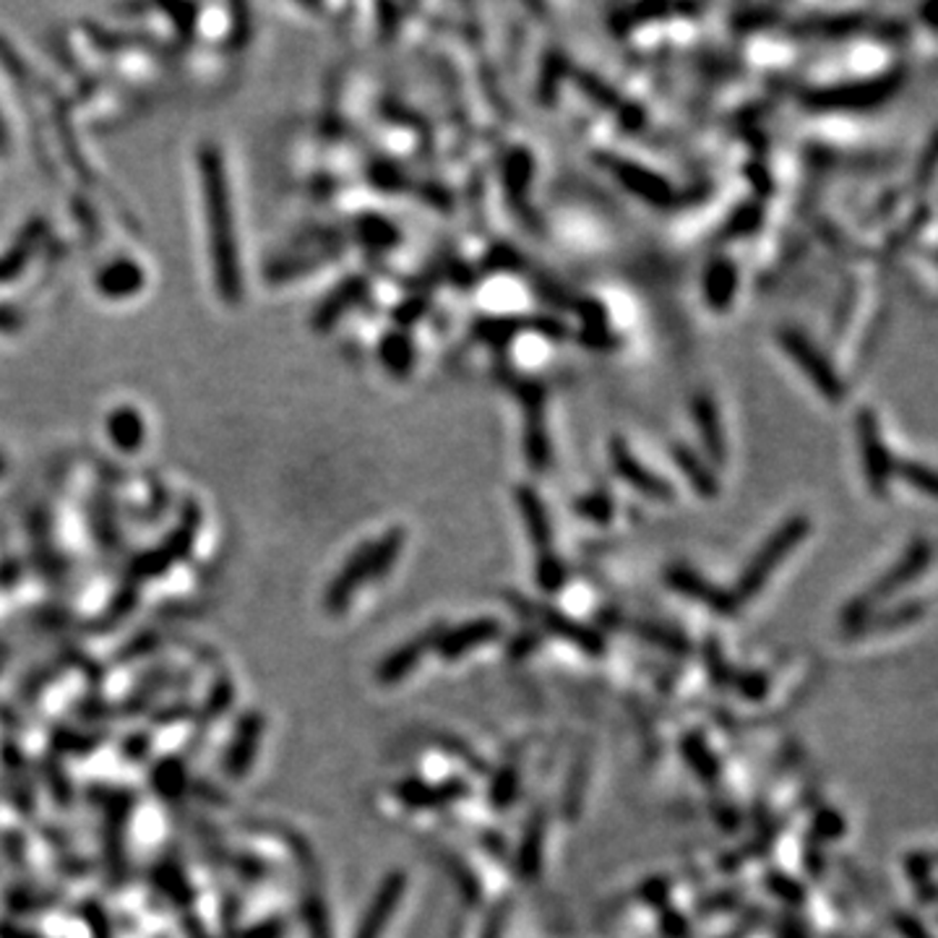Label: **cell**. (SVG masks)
I'll use <instances>...</instances> for the list:
<instances>
[{
    "mask_svg": "<svg viewBox=\"0 0 938 938\" xmlns=\"http://www.w3.org/2000/svg\"><path fill=\"white\" fill-rule=\"evenodd\" d=\"M704 665H707V676L712 678L715 686L728 688L732 686V676H736V668H732L728 657H725V649L720 639L709 637L704 641Z\"/></svg>",
    "mask_w": 938,
    "mask_h": 938,
    "instance_id": "obj_30",
    "label": "cell"
},
{
    "mask_svg": "<svg viewBox=\"0 0 938 938\" xmlns=\"http://www.w3.org/2000/svg\"><path fill=\"white\" fill-rule=\"evenodd\" d=\"M545 829H548V816H545V808H537V811L529 816L525 835H521L517 858H513L519 879L532 881L540 876L542 852H545Z\"/></svg>",
    "mask_w": 938,
    "mask_h": 938,
    "instance_id": "obj_20",
    "label": "cell"
},
{
    "mask_svg": "<svg viewBox=\"0 0 938 938\" xmlns=\"http://www.w3.org/2000/svg\"><path fill=\"white\" fill-rule=\"evenodd\" d=\"M804 864H806V871L814 876V879H821L824 874V855H821V845L816 842V839L808 837L806 839V847H804Z\"/></svg>",
    "mask_w": 938,
    "mask_h": 938,
    "instance_id": "obj_46",
    "label": "cell"
},
{
    "mask_svg": "<svg viewBox=\"0 0 938 938\" xmlns=\"http://www.w3.org/2000/svg\"><path fill=\"white\" fill-rule=\"evenodd\" d=\"M691 410H693L696 430H699L704 451H707L709 461H712V465H717V467L725 465V459H728V449H725L720 415H717V407L712 402V397L696 395L693 402H691Z\"/></svg>",
    "mask_w": 938,
    "mask_h": 938,
    "instance_id": "obj_21",
    "label": "cell"
},
{
    "mask_svg": "<svg viewBox=\"0 0 938 938\" xmlns=\"http://www.w3.org/2000/svg\"><path fill=\"white\" fill-rule=\"evenodd\" d=\"M668 897H670V884L665 879H649L647 884H641L639 889V899L649 907H657V910H665L668 907Z\"/></svg>",
    "mask_w": 938,
    "mask_h": 938,
    "instance_id": "obj_41",
    "label": "cell"
},
{
    "mask_svg": "<svg viewBox=\"0 0 938 938\" xmlns=\"http://www.w3.org/2000/svg\"><path fill=\"white\" fill-rule=\"evenodd\" d=\"M902 71H891L879 76V79L858 81V84L816 89V92L806 94V108L816 112L871 110L876 104L891 100L899 92V87H902Z\"/></svg>",
    "mask_w": 938,
    "mask_h": 938,
    "instance_id": "obj_5",
    "label": "cell"
},
{
    "mask_svg": "<svg viewBox=\"0 0 938 938\" xmlns=\"http://www.w3.org/2000/svg\"><path fill=\"white\" fill-rule=\"evenodd\" d=\"M302 918H306L310 938H331V922L327 905L321 902L319 895H308L306 905H302Z\"/></svg>",
    "mask_w": 938,
    "mask_h": 938,
    "instance_id": "obj_35",
    "label": "cell"
},
{
    "mask_svg": "<svg viewBox=\"0 0 938 938\" xmlns=\"http://www.w3.org/2000/svg\"><path fill=\"white\" fill-rule=\"evenodd\" d=\"M263 736V720L261 715H248L240 720L238 730H234V738L230 748H227L224 756V775L232 779H240L248 775L251 764L256 759V751H259Z\"/></svg>",
    "mask_w": 938,
    "mask_h": 938,
    "instance_id": "obj_17",
    "label": "cell"
},
{
    "mask_svg": "<svg viewBox=\"0 0 938 938\" xmlns=\"http://www.w3.org/2000/svg\"><path fill=\"white\" fill-rule=\"evenodd\" d=\"M157 785H160L164 796H168V792L172 796V792L183 785V769H180L176 761H164L162 767L157 769Z\"/></svg>",
    "mask_w": 938,
    "mask_h": 938,
    "instance_id": "obj_44",
    "label": "cell"
},
{
    "mask_svg": "<svg viewBox=\"0 0 938 938\" xmlns=\"http://www.w3.org/2000/svg\"><path fill=\"white\" fill-rule=\"evenodd\" d=\"M764 887L771 897H777L779 902H785L788 907H804L806 905V887L800 884L798 879H792L785 871H769L764 876Z\"/></svg>",
    "mask_w": 938,
    "mask_h": 938,
    "instance_id": "obj_29",
    "label": "cell"
},
{
    "mask_svg": "<svg viewBox=\"0 0 938 938\" xmlns=\"http://www.w3.org/2000/svg\"><path fill=\"white\" fill-rule=\"evenodd\" d=\"M511 602H513V608H517V612L527 616L529 620H535L540 631L569 641V645H573L579 652H585L589 657L605 655V637L597 629H592V626L581 623V620L566 616V612L561 610L548 608V605L529 602L525 600V597H511Z\"/></svg>",
    "mask_w": 938,
    "mask_h": 938,
    "instance_id": "obj_6",
    "label": "cell"
},
{
    "mask_svg": "<svg viewBox=\"0 0 938 938\" xmlns=\"http://www.w3.org/2000/svg\"><path fill=\"white\" fill-rule=\"evenodd\" d=\"M928 605L926 600H907L902 605H895V608L871 612V616L860 620L858 626L847 629L850 637H874V633H891L897 629H905V626H912L915 620L926 616Z\"/></svg>",
    "mask_w": 938,
    "mask_h": 938,
    "instance_id": "obj_19",
    "label": "cell"
},
{
    "mask_svg": "<svg viewBox=\"0 0 938 938\" xmlns=\"http://www.w3.org/2000/svg\"><path fill=\"white\" fill-rule=\"evenodd\" d=\"M736 905H738V891H722V895L704 899V902L699 905V912H720V910H730V907H736Z\"/></svg>",
    "mask_w": 938,
    "mask_h": 938,
    "instance_id": "obj_47",
    "label": "cell"
},
{
    "mask_svg": "<svg viewBox=\"0 0 938 938\" xmlns=\"http://www.w3.org/2000/svg\"><path fill=\"white\" fill-rule=\"evenodd\" d=\"M451 874H453V881L459 884V891L465 895V899L469 905H478L482 899V884L475 879V874L469 871L465 864H451Z\"/></svg>",
    "mask_w": 938,
    "mask_h": 938,
    "instance_id": "obj_40",
    "label": "cell"
},
{
    "mask_svg": "<svg viewBox=\"0 0 938 938\" xmlns=\"http://www.w3.org/2000/svg\"><path fill=\"white\" fill-rule=\"evenodd\" d=\"M201 183H203V199H207V219H209V234H211V253H214L217 287L227 300H238V295H240L238 243H234V230H232L230 193H227L222 162H219V154L214 149L203 151L201 154Z\"/></svg>",
    "mask_w": 938,
    "mask_h": 938,
    "instance_id": "obj_1",
    "label": "cell"
},
{
    "mask_svg": "<svg viewBox=\"0 0 938 938\" xmlns=\"http://www.w3.org/2000/svg\"><path fill=\"white\" fill-rule=\"evenodd\" d=\"M895 472L902 475L905 482H910L912 488L922 490L926 496L936 493V478L934 472L926 465H915V461H902V465L895 467Z\"/></svg>",
    "mask_w": 938,
    "mask_h": 938,
    "instance_id": "obj_37",
    "label": "cell"
},
{
    "mask_svg": "<svg viewBox=\"0 0 938 938\" xmlns=\"http://www.w3.org/2000/svg\"><path fill=\"white\" fill-rule=\"evenodd\" d=\"M808 532H811V521H808L806 517H790L788 521H785V525L761 545L759 553L751 558V563H748L744 573H740L736 592H732L738 597V602L754 600V597L767 587L769 577L779 569V563H782L785 558H788L792 550L806 540Z\"/></svg>",
    "mask_w": 938,
    "mask_h": 938,
    "instance_id": "obj_3",
    "label": "cell"
},
{
    "mask_svg": "<svg viewBox=\"0 0 938 938\" xmlns=\"http://www.w3.org/2000/svg\"><path fill=\"white\" fill-rule=\"evenodd\" d=\"M579 511L587 513L589 519H595L597 525H605V521H610V513H612V503L608 496L597 493V496H587L581 498L579 503Z\"/></svg>",
    "mask_w": 938,
    "mask_h": 938,
    "instance_id": "obj_42",
    "label": "cell"
},
{
    "mask_svg": "<svg viewBox=\"0 0 938 938\" xmlns=\"http://www.w3.org/2000/svg\"><path fill=\"white\" fill-rule=\"evenodd\" d=\"M779 345L785 347V352L798 362V368L808 376V381H811L816 389L829 399V402H842V397H845L842 378H839L837 370L831 368L827 355H824L819 347L804 335V331L782 329L779 331Z\"/></svg>",
    "mask_w": 938,
    "mask_h": 938,
    "instance_id": "obj_7",
    "label": "cell"
},
{
    "mask_svg": "<svg viewBox=\"0 0 938 938\" xmlns=\"http://www.w3.org/2000/svg\"><path fill=\"white\" fill-rule=\"evenodd\" d=\"M402 548L405 529H389V532L378 537V540L362 545L358 553L350 556V561L339 571V577L329 585L327 597H323L327 610L335 612V616L345 612L347 605H350L352 597L358 595V589L366 585L368 579H381L391 571V566L397 563Z\"/></svg>",
    "mask_w": 938,
    "mask_h": 938,
    "instance_id": "obj_2",
    "label": "cell"
},
{
    "mask_svg": "<svg viewBox=\"0 0 938 938\" xmlns=\"http://www.w3.org/2000/svg\"><path fill=\"white\" fill-rule=\"evenodd\" d=\"M670 451H672V459H676V467L686 475L696 493L704 496V498H715L717 496V480H715L712 467H709L707 461L699 457V453L688 449V446L676 443Z\"/></svg>",
    "mask_w": 938,
    "mask_h": 938,
    "instance_id": "obj_25",
    "label": "cell"
},
{
    "mask_svg": "<svg viewBox=\"0 0 938 938\" xmlns=\"http://www.w3.org/2000/svg\"><path fill=\"white\" fill-rule=\"evenodd\" d=\"M736 691L744 696L746 701H764L769 696V676L761 670H736V676H732V686Z\"/></svg>",
    "mask_w": 938,
    "mask_h": 938,
    "instance_id": "obj_33",
    "label": "cell"
},
{
    "mask_svg": "<svg viewBox=\"0 0 938 938\" xmlns=\"http://www.w3.org/2000/svg\"><path fill=\"white\" fill-rule=\"evenodd\" d=\"M855 430H858V438H860V453H864L868 486H871L874 493L884 496L891 482V475H895V461H891L887 443H884V438H881L879 415H876L874 410H868V407L866 410H860L858 420H855Z\"/></svg>",
    "mask_w": 938,
    "mask_h": 938,
    "instance_id": "obj_8",
    "label": "cell"
},
{
    "mask_svg": "<svg viewBox=\"0 0 938 938\" xmlns=\"http://www.w3.org/2000/svg\"><path fill=\"white\" fill-rule=\"evenodd\" d=\"M441 631H443V626L433 623L428 631L418 633V637L407 641V645H402L399 649H395V652L386 655L381 665H378V670H376L378 683L395 686V683H399V680H405L407 676H410V672L422 662V657H426L428 652H433V647H436L438 637H441Z\"/></svg>",
    "mask_w": 938,
    "mask_h": 938,
    "instance_id": "obj_12",
    "label": "cell"
},
{
    "mask_svg": "<svg viewBox=\"0 0 938 938\" xmlns=\"http://www.w3.org/2000/svg\"><path fill=\"white\" fill-rule=\"evenodd\" d=\"M895 928L899 930V936H902V938H930L928 928L922 926V922L910 912H897L895 915Z\"/></svg>",
    "mask_w": 938,
    "mask_h": 938,
    "instance_id": "obj_45",
    "label": "cell"
},
{
    "mask_svg": "<svg viewBox=\"0 0 938 938\" xmlns=\"http://www.w3.org/2000/svg\"><path fill=\"white\" fill-rule=\"evenodd\" d=\"M680 756H683V761L693 769V775L699 777L701 782L715 785L717 779H720V759H717L712 746L707 744V738H704L701 732H686V736L680 738Z\"/></svg>",
    "mask_w": 938,
    "mask_h": 938,
    "instance_id": "obj_24",
    "label": "cell"
},
{
    "mask_svg": "<svg viewBox=\"0 0 938 938\" xmlns=\"http://www.w3.org/2000/svg\"><path fill=\"white\" fill-rule=\"evenodd\" d=\"M602 620L608 626H612V629L629 631V633H633V637H639V639L649 641V645L665 649V652H672V655L691 652V641L686 639V633L672 629V626L657 623V620L623 616V612H612V610L602 612Z\"/></svg>",
    "mask_w": 938,
    "mask_h": 938,
    "instance_id": "obj_16",
    "label": "cell"
},
{
    "mask_svg": "<svg viewBox=\"0 0 938 938\" xmlns=\"http://www.w3.org/2000/svg\"><path fill=\"white\" fill-rule=\"evenodd\" d=\"M608 164V170L616 176L620 186H626L633 196H639L641 201L652 203V207H668L672 201V186L657 172L641 168V164L631 160H620V157H605L602 160Z\"/></svg>",
    "mask_w": 938,
    "mask_h": 938,
    "instance_id": "obj_11",
    "label": "cell"
},
{
    "mask_svg": "<svg viewBox=\"0 0 938 938\" xmlns=\"http://www.w3.org/2000/svg\"><path fill=\"white\" fill-rule=\"evenodd\" d=\"M3 938H34V936L19 934V930H11V928H3Z\"/></svg>",
    "mask_w": 938,
    "mask_h": 938,
    "instance_id": "obj_51",
    "label": "cell"
},
{
    "mask_svg": "<svg viewBox=\"0 0 938 938\" xmlns=\"http://www.w3.org/2000/svg\"><path fill=\"white\" fill-rule=\"evenodd\" d=\"M519 796V771L503 767L490 782V804L496 808H509Z\"/></svg>",
    "mask_w": 938,
    "mask_h": 938,
    "instance_id": "obj_34",
    "label": "cell"
},
{
    "mask_svg": "<svg viewBox=\"0 0 938 938\" xmlns=\"http://www.w3.org/2000/svg\"><path fill=\"white\" fill-rule=\"evenodd\" d=\"M738 287V269L736 263L728 259H715L707 267V275H704V300L709 302L715 310H725L736 298Z\"/></svg>",
    "mask_w": 938,
    "mask_h": 938,
    "instance_id": "obj_23",
    "label": "cell"
},
{
    "mask_svg": "<svg viewBox=\"0 0 938 938\" xmlns=\"http://www.w3.org/2000/svg\"><path fill=\"white\" fill-rule=\"evenodd\" d=\"M532 157L527 154L525 149L511 151L509 160H506V186H509V193L517 199V196H525L529 178H532Z\"/></svg>",
    "mask_w": 938,
    "mask_h": 938,
    "instance_id": "obj_31",
    "label": "cell"
},
{
    "mask_svg": "<svg viewBox=\"0 0 938 938\" xmlns=\"http://www.w3.org/2000/svg\"><path fill=\"white\" fill-rule=\"evenodd\" d=\"M779 938H808V928L804 920L788 918L782 922V930H779Z\"/></svg>",
    "mask_w": 938,
    "mask_h": 938,
    "instance_id": "obj_50",
    "label": "cell"
},
{
    "mask_svg": "<svg viewBox=\"0 0 938 938\" xmlns=\"http://www.w3.org/2000/svg\"><path fill=\"white\" fill-rule=\"evenodd\" d=\"M521 399H525L527 405V457H529V465L535 469H545L548 467V459H550V446H548V436H545V420H542V395L537 386H521Z\"/></svg>",
    "mask_w": 938,
    "mask_h": 938,
    "instance_id": "obj_22",
    "label": "cell"
},
{
    "mask_svg": "<svg viewBox=\"0 0 938 938\" xmlns=\"http://www.w3.org/2000/svg\"><path fill=\"white\" fill-rule=\"evenodd\" d=\"M243 938H285V922L282 920H263L253 926Z\"/></svg>",
    "mask_w": 938,
    "mask_h": 938,
    "instance_id": "obj_48",
    "label": "cell"
},
{
    "mask_svg": "<svg viewBox=\"0 0 938 938\" xmlns=\"http://www.w3.org/2000/svg\"><path fill=\"white\" fill-rule=\"evenodd\" d=\"M845 829H847V824L837 808H819L811 819V835L808 837L821 845V842H831V839H839L845 835Z\"/></svg>",
    "mask_w": 938,
    "mask_h": 938,
    "instance_id": "obj_32",
    "label": "cell"
},
{
    "mask_svg": "<svg viewBox=\"0 0 938 938\" xmlns=\"http://www.w3.org/2000/svg\"><path fill=\"white\" fill-rule=\"evenodd\" d=\"M660 930L668 938H688V936H691V926H688V920L680 912L670 910V907L660 910Z\"/></svg>",
    "mask_w": 938,
    "mask_h": 938,
    "instance_id": "obj_43",
    "label": "cell"
},
{
    "mask_svg": "<svg viewBox=\"0 0 938 938\" xmlns=\"http://www.w3.org/2000/svg\"><path fill=\"white\" fill-rule=\"evenodd\" d=\"M469 785L465 779H446V782H422V779H402L395 788V798L407 808H443L465 800Z\"/></svg>",
    "mask_w": 938,
    "mask_h": 938,
    "instance_id": "obj_15",
    "label": "cell"
},
{
    "mask_svg": "<svg viewBox=\"0 0 938 938\" xmlns=\"http://www.w3.org/2000/svg\"><path fill=\"white\" fill-rule=\"evenodd\" d=\"M381 358H383L386 368H389L391 373H397V376L410 373V368H412V362H415L412 342L405 335H397V331H395V335H389V337L383 339Z\"/></svg>",
    "mask_w": 938,
    "mask_h": 938,
    "instance_id": "obj_28",
    "label": "cell"
},
{
    "mask_svg": "<svg viewBox=\"0 0 938 938\" xmlns=\"http://www.w3.org/2000/svg\"><path fill=\"white\" fill-rule=\"evenodd\" d=\"M930 558H934V550H930V542L928 540H915L910 548H907V553L899 558V563L891 566V569L884 573V577L876 581V585L868 589L866 595L855 597V600L845 608V629H852V626H858L860 620L868 618L874 612L876 605L881 600H887V597L897 595L899 589L910 585L912 579H918L922 571L928 569Z\"/></svg>",
    "mask_w": 938,
    "mask_h": 938,
    "instance_id": "obj_4",
    "label": "cell"
},
{
    "mask_svg": "<svg viewBox=\"0 0 938 938\" xmlns=\"http://www.w3.org/2000/svg\"><path fill=\"white\" fill-rule=\"evenodd\" d=\"M589 761H592V754L581 751L577 756V761H573V767H571L569 782H566L563 814L569 821H577L581 806H585V790H587V782H589Z\"/></svg>",
    "mask_w": 938,
    "mask_h": 938,
    "instance_id": "obj_26",
    "label": "cell"
},
{
    "mask_svg": "<svg viewBox=\"0 0 938 938\" xmlns=\"http://www.w3.org/2000/svg\"><path fill=\"white\" fill-rule=\"evenodd\" d=\"M761 222V209L756 203H744L736 214L728 219V227H725V234L728 238H738V234H748L756 230V224Z\"/></svg>",
    "mask_w": 938,
    "mask_h": 938,
    "instance_id": "obj_39",
    "label": "cell"
},
{
    "mask_svg": "<svg viewBox=\"0 0 938 938\" xmlns=\"http://www.w3.org/2000/svg\"><path fill=\"white\" fill-rule=\"evenodd\" d=\"M498 637H501V623L496 618H475L457 626V629H443L433 652L441 655L443 660H459V657L490 645Z\"/></svg>",
    "mask_w": 938,
    "mask_h": 938,
    "instance_id": "obj_13",
    "label": "cell"
},
{
    "mask_svg": "<svg viewBox=\"0 0 938 938\" xmlns=\"http://www.w3.org/2000/svg\"><path fill=\"white\" fill-rule=\"evenodd\" d=\"M517 506H519L521 517H525L527 532L529 537H532V542L537 548V558L553 556V527H550L548 509H545L542 498L537 496V490L529 486L517 488Z\"/></svg>",
    "mask_w": 938,
    "mask_h": 938,
    "instance_id": "obj_18",
    "label": "cell"
},
{
    "mask_svg": "<svg viewBox=\"0 0 938 938\" xmlns=\"http://www.w3.org/2000/svg\"><path fill=\"white\" fill-rule=\"evenodd\" d=\"M362 290H366V282H362V279H350V282H347L342 290H339L335 298H331L327 306H323V319L327 321H335L337 316H339V310L342 308H347V306H352V302H358L360 300V295H362Z\"/></svg>",
    "mask_w": 938,
    "mask_h": 938,
    "instance_id": "obj_38",
    "label": "cell"
},
{
    "mask_svg": "<svg viewBox=\"0 0 938 938\" xmlns=\"http://www.w3.org/2000/svg\"><path fill=\"white\" fill-rule=\"evenodd\" d=\"M610 459H612V469L618 472V478L623 482H629V486L633 490H639V493L655 498V501H670V498L676 496V490H672L670 482L662 480L660 475L641 465V461L633 457V451L629 449V446H626V441H620V438H612L610 441Z\"/></svg>",
    "mask_w": 938,
    "mask_h": 938,
    "instance_id": "obj_10",
    "label": "cell"
},
{
    "mask_svg": "<svg viewBox=\"0 0 938 938\" xmlns=\"http://www.w3.org/2000/svg\"><path fill=\"white\" fill-rule=\"evenodd\" d=\"M535 577H537V585H540V589H545V592H558V589L566 585V566L556 553L542 556V558H537Z\"/></svg>",
    "mask_w": 938,
    "mask_h": 938,
    "instance_id": "obj_36",
    "label": "cell"
},
{
    "mask_svg": "<svg viewBox=\"0 0 938 938\" xmlns=\"http://www.w3.org/2000/svg\"><path fill=\"white\" fill-rule=\"evenodd\" d=\"M665 581H668V587L672 592L688 597V600L693 602H701L704 608L717 612V616H736L738 612V597L728 592V589L712 585L709 579H704L699 571L688 569V566H670L668 571H665Z\"/></svg>",
    "mask_w": 938,
    "mask_h": 938,
    "instance_id": "obj_9",
    "label": "cell"
},
{
    "mask_svg": "<svg viewBox=\"0 0 938 938\" xmlns=\"http://www.w3.org/2000/svg\"><path fill=\"white\" fill-rule=\"evenodd\" d=\"M907 879L918 891L920 902L926 905H934V897H936V884L930 879V874H934V858H930V852H910V858H907Z\"/></svg>",
    "mask_w": 938,
    "mask_h": 938,
    "instance_id": "obj_27",
    "label": "cell"
},
{
    "mask_svg": "<svg viewBox=\"0 0 938 938\" xmlns=\"http://www.w3.org/2000/svg\"><path fill=\"white\" fill-rule=\"evenodd\" d=\"M407 889V876L405 871H391L378 887L376 897L370 899L366 915H362L358 930H355V938H381L386 926H389L391 915L399 905H402Z\"/></svg>",
    "mask_w": 938,
    "mask_h": 938,
    "instance_id": "obj_14",
    "label": "cell"
},
{
    "mask_svg": "<svg viewBox=\"0 0 938 938\" xmlns=\"http://www.w3.org/2000/svg\"><path fill=\"white\" fill-rule=\"evenodd\" d=\"M535 647H537V633L525 631V633H519V637L511 641V655L513 657H527L529 652H532Z\"/></svg>",
    "mask_w": 938,
    "mask_h": 938,
    "instance_id": "obj_49",
    "label": "cell"
}]
</instances>
